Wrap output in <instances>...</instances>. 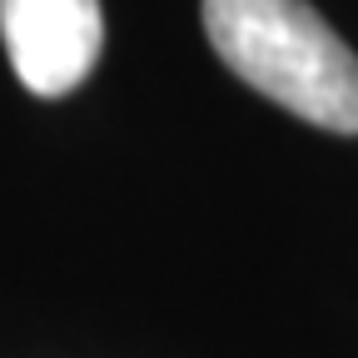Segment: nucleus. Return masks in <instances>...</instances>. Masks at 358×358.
<instances>
[{
	"mask_svg": "<svg viewBox=\"0 0 358 358\" xmlns=\"http://www.w3.org/2000/svg\"><path fill=\"white\" fill-rule=\"evenodd\" d=\"M204 30L259 95L319 129L358 134V55L308 0H204Z\"/></svg>",
	"mask_w": 358,
	"mask_h": 358,
	"instance_id": "nucleus-1",
	"label": "nucleus"
},
{
	"mask_svg": "<svg viewBox=\"0 0 358 358\" xmlns=\"http://www.w3.org/2000/svg\"><path fill=\"white\" fill-rule=\"evenodd\" d=\"M10 70L40 100H60L95 70L105 45L100 0H0Z\"/></svg>",
	"mask_w": 358,
	"mask_h": 358,
	"instance_id": "nucleus-2",
	"label": "nucleus"
}]
</instances>
